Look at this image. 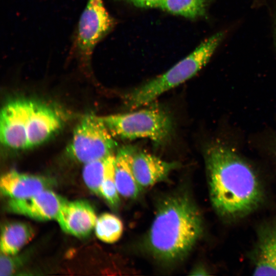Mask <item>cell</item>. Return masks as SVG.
Here are the masks:
<instances>
[{"label": "cell", "mask_w": 276, "mask_h": 276, "mask_svg": "<svg viewBox=\"0 0 276 276\" xmlns=\"http://www.w3.org/2000/svg\"><path fill=\"white\" fill-rule=\"evenodd\" d=\"M206 163L210 199L219 215L242 217L260 205L263 195L257 175L229 148L213 144L207 151Z\"/></svg>", "instance_id": "6da1fadb"}, {"label": "cell", "mask_w": 276, "mask_h": 276, "mask_svg": "<svg viewBox=\"0 0 276 276\" xmlns=\"http://www.w3.org/2000/svg\"><path fill=\"white\" fill-rule=\"evenodd\" d=\"M202 232L201 216L184 193L170 195L159 203L149 230L147 243L156 259L172 263L191 250Z\"/></svg>", "instance_id": "7a4b0ae2"}, {"label": "cell", "mask_w": 276, "mask_h": 276, "mask_svg": "<svg viewBox=\"0 0 276 276\" xmlns=\"http://www.w3.org/2000/svg\"><path fill=\"white\" fill-rule=\"evenodd\" d=\"M223 36L221 32L212 36L167 72L135 88L128 95L127 104L134 108L148 104L193 77L208 62Z\"/></svg>", "instance_id": "3957f363"}, {"label": "cell", "mask_w": 276, "mask_h": 276, "mask_svg": "<svg viewBox=\"0 0 276 276\" xmlns=\"http://www.w3.org/2000/svg\"><path fill=\"white\" fill-rule=\"evenodd\" d=\"M113 137L122 139H149L155 142L166 140L172 129L170 117L156 108L101 117Z\"/></svg>", "instance_id": "277c9868"}, {"label": "cell", "mask_w": 276, "mask_h": 276, "mask_svg": "<svg viewBox=\"0 0 276 276\" xmlns=\"http://www.w3.org/2000/svg\"><path fill=\"white\" fill-rule=\"evenodd\" d=\"M113 137L101 117L87 116L75 128L67 152L84 164L104 158L113 154L117 146Z\"/></svg>", "instance_id": "5b68a950"}, {"label": "cell", "mask_w": 276, "mask_h": 276, "mask_svg": "<svg viewBox=\"0 0 276 276\" xmlns=\"http://www.w3.org/2000/svg\"><path fill=\"white\" fill-rule=\"evenodd\" d=\"M115 23L103 0H88L78 22L73 51L81 61H89L97 44L110 32Z\"/></svg>", "instance_id": "8992f818"}, {"label": "cell", "mask_w": 276, "mask_h": 276, "mask_svg": "<svg viewBox=\"0 0 276 276\" xmlns=\"http://www.w3.org/2000/svg\"><path fill=\"white\" fill-rule=\"evenodd\" d=\"M33 100L17 99L8 102L0 115L2 143L13 149L28 148L27 126Z\"/></svg>", "instance_id": "52a82bcc"}, {"label": "cell", "mask_w": 276, "mask_h": 276, "mask_svg": "<svg viewBox=\"0 0 276 276\" xmlns=\"http://www.w3.org/2000/svg\"><path fill=\"white\" fill-rule=\"evenodd\" d=\"M66 200L47 189L24 199H9L6 207L12 213L39 221L56 219Z\"/></svg>", "instance_id": "ba28073f"}, {"label": "cell", "mask_w": 276, "mask_h": 276, "mask_svg": "<svg viewBox=\"0 0 276 276\" xmlns=\"http://www.w3.org/2000/svg\"><path fill=\"white\" fill-rule=\"evenodd\" d=\"M97 218L94 208L86 200H65L56 220L65 233L83 238L95 228Z\"/></svg>", "instance_id": "9c48e42d"}, {"label": "cell", "mask_w": 276, "mask_h": 276, "mask_svg": "<svg viewBox=\"0 0 276 276\" xmlns=\"http://www.w3.org/2000/svg\"><path fill=\"white\" fill-rule=\"evenodd\" d=\"M61 115L53 107L33 100L27 126L28 148L48 141L61 128Z\"/></svg>", "instance_id": "30bf717a"}, {"label": "cell", "mask_w": 276, "mask_h": 276, "mask_svg": "<svg viewBox=\"0 0 276 276\" xmlns=\"http://www.w3.org/2000/svg\"><path fill=\"white\" fill-rule=\"evenodd\" d=\"M53 182L40 175L20 173L15 170L5 173L1 178V193L9 199H19L31 197L47 189Z\"/></svg>", "instance_id": "8fae6325"}, {"label": "cell", "mask_w": 276, "mask_h": 276, "mask_svg": "<svg viewBox=\"0 0 276 276\" xmlns=\"http://www.w3.org/2000/svg\"><path fill=\"white\" fill-rule=\"evenodd\" d=\"M177 165L168 162L152 154L133 149L132 167L134 176L143 189L154 185L166 178Z\"/></svg>", "instance_id": "7c38bea8"}, {"label": "cell", "mask_w": 276, "mask_h": 276, "mask_svg": "<svg viewBox=\"0 0 276 276\" xmlns=\"http://www.w3.org/2000/svg\"><path fill=\"white\" fill-rule=\"evenodd\" d=\"M254 272V275H276V219L260 231Z\"/></svg>", "instance_id": "4fadbf2b"}, {"label": "cell", "mask_w": 276, "mask_h": 276, "mask_svg": "<svg viewBox=\"0 0 276 276\" xmlns=\"http://www.w3.org/2000/svg\"><path fill=\"white\" fill-rule=\"evenodd\" d=\"M133 149L125 147L120 149L114 158V175L120 195L127 198H135L142 188L134 176L132 167Z\"/></svg>", "instance_id": "5bb4252c"}, {"label": "cell", "mask_w": 276, "mask_h": 276, "mask_svg": "<svg viewBox=\"0 0 276 276\" xmlns=\"http://www.w3.org/2000/svg\"><path fill=\"white\" fill-rule=\"evenodd\" d=\"M35 233L28 223L12 221L2 227L0 248L1 254L15 255L33 238Z\"/></svg>", "instance_id": "9a60e30c"}, {"label": "cell", "mask_w": 276, "mask_h": 276, "mask_svg": "<svg viewBox=\"0 0 276 276\" xmlns=\"http://www.w3.org/2000/svg\"><path fill=\"white\" fill-rule=\"evenodd\" d=\"M123 231V223L115 215L105 213L97 218L95 232L97 237L102 242L106 243L117 242Z\"/></svg>", "instance_id": "2e32d148"}, {"label": "cell", "mask_w": 276, "mask_h": 276, "mask_svg": "<svg viewBox=\"0 0 276 276\" xmlns=\"http://www.w3.org/2000/svg\"><path fill=\"white\" fill-rule=\"evenodd\" d=\"M160 7L172 14L195 18L204 14L206 0H163Z\"/></svg>", "instance_id": "e0dca14e"}, {"label": "cell", "mask_w": 276, "mask_h": 276, "mask_svg": "<svg viewBox=\"0 0 276 276\" xmlns=\"http://www.w3.org/2000/svg\"><path fill=\"white\" fill-rule=\"evenodd\" d=\"M114 158L115 154H112L106 158L105 172L100 194V196L112 207H117L120 202V194L114 175Z\"/></svg>", "instance_id": "ac0fdd59"}, {"label": "cell", "mask_w": 276, "mask_h": 276, "mask_svg": "<svg viewBox=\"0 0 276 276\" xmlns=\"http://www.w3.org/2000/svg\"><path fill=\"white\" fill-rule=\"evenodd\" d=\"M107 157L85 164L83 169L82 176L85 185L92 192L99 196Z\"/></svg>", "instance_id": "d6986e66"}, {"label": "cell", "mask_w": 276, "mask_h": 276, "mask_svg": "<svg viewBox=\"0 0 276 276\" xmlns=\"http://www.w3.org/2000/svg\"><path fill=\"white\" fill-rule=\"evenodd\" d=\"M14 256L1 254L0 258V275L1 276L12 274L22 263L21 259Z\"/></svg>", "instance_id": "ffe728a7"}, {"label": "cell", "mask_w": 276, "mask_h": 276, "mask_svg": "<svg viewBox=\"0 0 276 276\" xmlns=\"http://www.w3.org/2000/svg\"><path fill=\"white\" fill-rule=\"evenodd\" d=\"M142 8L160 7L163 0H120Z\"/></svg>", "instance_id": "44dd1931"}]
</instances>
